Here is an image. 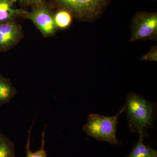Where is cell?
I'll list each match as a JSON object with an SVG mask.
<instances>
[{"instance_id": "10", "label": "cell", "mask_w": 157, "mask_h": 157, "mask_svg": "<svg viewBox=\"0 0 157 157\" xmlns=\"http://www.w3.org/2000/svg\"><path fill=\"white\" fill-rule=\"evenodd\" d=\"M156 155V150L146 146L143 141L139 140L126 157H154Z\"/></svg>"}, {"instance_id": "6", "label": "cell", "mask_w": 157, "mask_h": 157, "mask_svg": "<svg viewBox=\"0 0 157 157\" xmlns=\"http://www.w3.org/2000/svg\"><path fill=\"white\" fill-rule=\"evenodd\" d=\"M22 27L16 22L0 23V52L11 49L23 38Z\"/></svg>"}, {"instance_id": "2", "label": "cell", "mask_w": 157, "mask_h": 157, "mask_svg": "<svg viewBox=\"0 0 157 157\" xmlns=\"http://www.w3.org/2000/svg\"><path fill=\"white\" fill-rule=\"evenodd\" d=\"M57 9L67 10L78 20L93 21L99 18L110 3V0H51Z\"/></svg>"}, {"instance_id": "15", "label": "cell", "mask_w": 157, "mask_h": 157, "mask_svg": "<svg viewBox=\"0 0 157 157\" xmlns=\"http://www.w3.org/2000/svg\"><path fill=\"white\" fill-rule=\"evenodd\" d=\"M157 157V155L155 156V157Z\"/></svg>"}, {"instance_id": "14", "label": "cell", "mask_w": 157, "mask_h": 157, "mask_svg": "<svg viewBox=\"0 0 157 157\" xmlns=\"http://www.w3.org/2000/svg\"><path fill=\"white\" fill-rule=\"evenodd\" d=\"M42 0H19L20 4L21 6H33Z\"/></svg>"}, {"instance_id": "4", "label": "cell", "mask_w": 157, "mask_h": 157, "mask_svg": "<svg viewBox=\"0 0 157 157\" xmlns=\"http://www.w3.org/2000/svg\"><path fill=\"white\" fill-rule=\"evenodd\" d=\"M54 12L51 6L44 0L32 6L30 11L25 10L23 18L31 21L42 36L45 38L53 36L56 33Z\"/></svg>"}, {"instance_id": "1", "label": "cell", "mask_w": 157, "mask_h": 157, "mask_svg": "<svg viewBox=\"0 0 157 157\" xmlns=\"http://www.w3.org/2000/svg\"><path fill=\"white\" fill-rule=\"evenodd\" d=\"M131 131L139 134V140L144 139V130L151 126L153 120L154 107L152 102L132 92L129 94L124 106Z\"/></svg>"}, {"instance_id": "11", "label": "cell", "mask_w": 157, "mask_h": 157, "mask_svg": "<svg viewBox=\"0 0 157 157\" xmlns=\"http://www.w3.org/2000/svg\"><path fill=\"white\" fill-rule=\"evenodd\" d=\"M0 157H15L14 143L2 133H0Z\"/></svg>"}, {"instance_id": "8", "label": "cell", "mask_w": 157, "mask_h": 157, "mask_svg": "<svg viewBox=\"0 0 157 157\" xmlns=\"http://www.w3.org/2000/svg\"><path fill=\"white\" fill-rule=\"evenodd\" d=\"M16 92L10 80L0 73V106L11 101Z\"/></svg>"}, {"instance_id": "13", "label": "cell", "mask_w": 157, "mask_h": 157, "mask_svg": "<svg viewBox=\"0 0 157 157\" xmlns=\"http://www.w3.org/2000/svg\"><path fill=\"white\" fill-rule=\"evenodd\" d=\"M144 61H157V46H155L151 48L149 51L141 57Z\"/></svg>"}, {"instance_id": "3", "label": "cell", "mask_w": 157, "mask_h": 157, "mask_svg": "<svg viewBox=\"0 0 157 157\" xmlns=\"http://www.w3.org/2000/svg\"><path fill=\"white\" fill-rule=\"evenodd\" d=\"M124 107L114 116L107 117L98 114H91L83 130L87 135L99 141L108 142L112 145H118L116 130L119 115L124 111Z\"/></svg>"}, {"instance_id": "5", "label": "cell", "mask_w": 157, "mask_h": 157, "mask_svg": "<svg viewBox=\"0 0 157 157\" xmlns=\"http://www.w3.org/2000/svg\"><path fill=\"white\" fill-rule=\"evenodd\" d=\"M130 42L157 39V13L140 11L132 18Z\"/></svg>"}, {"instance_id": "7", "label": "cell", "mask_w": 157, "mask_h": 157, "mask_svg": "<svg viewBox=\"0 0 157 157\" xmlns=\"http://www.w3.org/2000/svg\"><path fill=\"white\" fill-rule=\"evenodd\" d=\"M17 0H0V23L16 22L22 17L24 9H16L14 6Z\"/></svg>"}, {"instance_id": "12", "label": "cell", "mask_w": 157, "mask_h": 157, "mask_svg": "<svg viewBox=\"0 0 157 157\" xmlns=\"http://www.w3.org/2000/svg\"><path fill=\"white\" fill-rule=\"evenodd\" d=\"M45 129L42 133V145H41V148L35 152H32L30 149V134L32 128L29 131L27 142L25 147L26 150V155L25 157H48L47 156V152L45 150V147H44Z\"/></svg>"}, {"instance_id": "9", "label": "cell", "mask_w": 157, "mask_h": 157, "mask_svg": "<svg viewBox=\"0 0 157 157\" xmlns=\"http://www.w3.org/2000/svg\"><path fill=\"white\" fill-rule=\"evenodd\" d=\"M73 18L72 14L64 9H58L54 12V22L57 29L68 28L73 22Z\"/></svg>"}]
</instances>
